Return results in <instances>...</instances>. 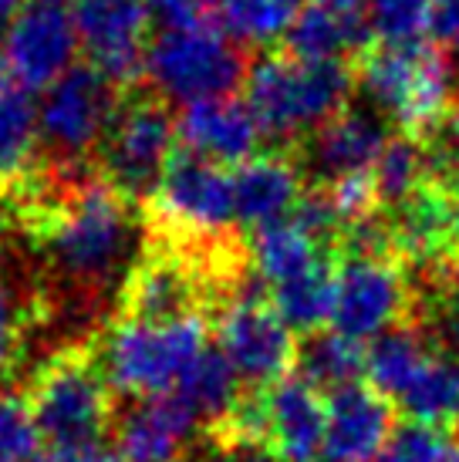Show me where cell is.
Returning <instances> with one entry per match:
<instances>
[{
  "mask_svg": "<svg viewBox=\"0 0 459 462\" xmlns=\"http://www.w3.org/2000/svg\"><path fill=\"white\" fill-rule=\"evenodd\" d=\"M48 254L64 281L85 291L115 283L136 254V219L112 182H75L48 226ZM132 273V270H128Z\"/></svg>",
  "mask_w": 459,
  "mask_h": 462,
  "instance_id": "cell-1",
  "label": "cell"
},
{
  "mask_svg": "<svg viewBox=\"0 0 459 462\" xmlns=\"http://www.w3.org/2000/svg\"><path fill=\"white\" fill-rule=\"evenodd\" d=\"M206 355V324L200 314L169 321L122 318L108 328L98 351V372L108 388L132 398L176 395L192 365Z\"/></svg>",
  "mask_w": 459,
  "mask_h": 462,
  "instance_id": "cell-2",
  "label": "cell"
},
{
  "mask_svg": "<svg viewBox=\"0 0 459 462\" xmlns=\"http://www.w3.org/2000/svg\"><path fill=\"white\" fill-rule=\"evenodd\" d=\"M355 78L342 61H304L294 54H267L247 75V105L264 135L294 139L318 132L344 112Z\"/></svg>",
  "mask_w": 459,
  "mask_h": 462,
  "instance_id": "cell-3",
  "label": "cell"
},
{
  "mask_svg": "<svg viewBox=\"0 0 459 462\" xmlns=\"http://www.w3.org/2000/svg\"><path fill=\"white\" fill-rule=\"evenodd\" d=\"M145 78L183 108L227 98L243 81V54L223 27H163L145 51Z\"/></svg>",
  "mask_w": 459,
  "mask_h": 462,
  "instance_id": "cell-4",
  "label": "cell"
},
{
  "mask_svg": "<svg viewBox=\"0 0 459 462\" xmlns=\"http://www.w3.org/2000/svg\"><path fill=\"white\" fill-rule=\"evenodd\" d=\"M358 85L406 132H429L446 122L453 102V68L422 44H382L361 61Z\"/></svg>",
  "mask_w": 459,
  "mask_h": 462,
  "instance_id": "cell-5",
  "label": "cell"
},
{
  "mask_svg": "<svg viewBox=\"0 0 459 462\" xmlns=\"http://www.w3.org/2000/svg\"><path fill=\"white\" fill-rule=\"evenodd\" d=\"M31 409L41 439L54 449L98 446L112 422V395L105 374L81 355H61L48 361L31 388Z\"/></svg>",
  "mask_w": 459,
  "mask_h": 462,
  "instance_id": "cell-6",
  "label": "cell"
},
{
  "mask_svg": "<svg viewBox=\"0 0 459 462\" xmlns=\"http://www.w3.org/2000/svg\"><path fill=\"white\" fill-rule=\"evenodd\" d=\"M118 118V85L95 65H75L44 91L38 105L41 142L61 162L98 149Z\"/></svg>",
  "mask_w": 459,
  "mask_h": 462,
  "instance_id": "cell-7",
  "label": "cell"
},
{
  "mask_svg": "<svg viewBox=\"0 0 459 462\" xmlns=\"http://www.w3.org/2000/svg\"><path fill=\"white\" fill-rule=\"evenodd\" d=\"M78 48L81 38L75 11H68L58 0H31L4 31L0 61L17 81V88L48 91L75 68Z\"/></svg>",
  "mask_w": 459,
  "mask_h": 462,
  "instance_id": "cell-8",
  "label": "cell"
},
{
  "mask_svg": "<svg viewBox=\"0 0 459 462\" xmlns=\"http://www.w3.org/2000/svg\"><path fill=\"white\" fill-rule=\"evenodd\" d=\"M176 139V122L159 102L128 105L126 112H118L102 149L108 182L126 199L153 196L173 166Z\"/></svg>",
  "mask_w": 459,
  "mask_h": 462,
  "instance_id": "cell-9",
  "label": "cell"
},
{
  "mask_svg": "<svg viewBox=\"0 0 459 462\" xmlns=\"http://www.w3.org/2000/svg\"><path fill=\"white\" fill-rule=\"evenodd\" d=\"M220 355L247 385H277L297 358L291 328L257 294L233 297L217 321Z\"/></svg>",
  "mask_w": 459,
  "mask_h": 462,
  "instance_id": "cell-10",
  "label": "cell"
},
{
  "mask_svg": "<svg viewBox=\"0 0 459 462\" xmlns=\"http://www.w3.org/2000/svg\"><path fill=\"white\" fill-rule=\"evenodd\" d=\"M408 304L406 273L385 257H351L334 273V331L348 341H375L398 324Z\"/></svg>",
  "mask_w": 459,
  "mask_h": 462,
  "instance_id": "cell-11",
  "label": "cell"
},
{
  "mask_svg": "<svg viewBox=\"0 0 459 462\" xmlns=\"http://www.w3.org/2000/svg\"><path fill=\"white\" fill-rule=\"evenodd\" d=\"M155 219L169 233L183 236H217L237 219L233 203V176H227L220 166L179 155L173 159L169 172L153 193Z\"/></svg>",
  "mask_w": 459,
  "mask_h": 462,
  "instance_id": "cell-12",
  "label": "cell"
},
{
  "mask_svg": "<svg viewBox=\"0 0 459 462\" xmlns=\"http://www.w3.org/2000/svg\"><path fill=\"white\" fill-rule=\"evenodd\" d=\"M149 0H78L75 24L91 65L115 85L145 75V27Z\"/></svg>",
  "mask_w": 459,
  "mask_h": 462,
  "instance_id": "cell-13",
  "label": "cell"
},
{
  "mask_svg": "<svg viewBox=\"0 0 459 462\" xmlns=\"http://www.w3.org/2000/svg\"><path fill=\"white\" fill-rule=\"evenodd\" d=\"M176 135L186 145V155L206 159L213 166H243L257 155L264 129L250 105L227 95L183 108V116L176 118Z\"/></svg>",
  "mask_w": 459,
  "mask_h": 462,
  "instance_id": "cell-14",
  "label": "cell"
},
{
  "mask_svg": "<svg viewBox=\"0 0 459 462\" xmlns=\"http://www.w3.org/2000/svg\"><path fill=\"white\" fill-rule=\"evenodd\" d=\"M264 409V436H270L274 449L284 462H314L324 449V422L328 402L311 388L301 374H284L277 385L260 398Z\"/></svg>",
  "mask_w": 459,
  "mask_h": 462,
  "instance_id": "cell-15",
  "label": "cell"
},
{
  "mask_svg": "<svg viewBox=\"0 0 459 462\" xmlns=\"http://www.w3.org/2000/svg\"><path fill=\"white\" fill-rule=\"evenodd\" d=\"M200 419L179 395L142 398L122 415L115 429L122 462H183Z\"/></svg>",
  "mask_w": 459,
  "mask_h": 462,
  "instance_id": "cell-16",
  "label": "cell"
},
{
  "mask_svg": "<svg viewBox=\"0 0 459 462\" xmlns=\"http://www.w3.org/2000/svg\"><path fill=\"white\" fill-rule=\"evenodd\" d=\"M392 436L389 398L375 388L348 385L328 398L324 422V459L328 462H375Z\"/></svg>",
  "mask_w": 459,
  "mask_h": 462,
  "instance_id": "cell-17",
  "label": "cell"
},
{
  "mask_svg": "<svg viewBox=\"0 0 459 462\" xmlns=\"http://www.w3.org/2000/svg\"><path fill=\"white\" fill-rule=\"evenodd\" d=\"M389 135L385 122L371 112H342L328 125L311 132L307 142V166L314 176L334 182L355 180V176H371V169L385 152Z\"/></svg>",
  "mask_w": 459,
  "mask_h": 462,
  "instance_id": "cell-18",
  "label": "cell"
},
{
  "mask_svg": "<svg viewBox=\"0 0 459 462\" xmlns=\"http://www.w3.org/2000/svg\"><path fill=\"white\" fill-rule=\"evenodd\" d=\"M233 203L243 226L281 223L301 206V172L284 155H254L233 172Z\"/></svg>",
  "mask_w": 459,
  "mask_h": 462,
  "instance_id": "cell-19",
  "label": "cell"
},
{
  "mask_svg": "<svg viewBox=\"0 0 459 462\" xmlns=\"http://www.w3.org/2000/svg\"><path fill=\"white\" fill-rule=\"evenodd\" d=\"M196 294H200L196 277L183 260L153 257L128 273L126 310L128 318H142V321H169V318L192 314Z\"/></svg>",
  "mask_w": 459,
  "mask_h": 462,
  "instance_id": "cell-20",
  "label": "cell"
},
{
  "mask_svg": "<svg viewBox=\"0 0 459 462\" xmlns=\"http://www.w3.org/2000/svg\"><path fill=\"white\" fill-rule=\"evenodd\" d=\"M371 38L369 17L358 11L334 7H304L287 34V54L304 61H342L344 51H361Z\"/></svg>",
  "mask_w": 459,
  "mask_h": 462,
  "instance_id": "cell-21",
  "label": "cell"
},
{
  "mask_svg": "<svg viewBox=\"0 0 459 462\" xmlns=\"http://www.w3.org/2000/svg\"><path fill=\"white\" fill-rule=\"evenodd\" d=\"M318 244L321 240H314L297 219H281V223H270L264 230H254L250 260H254V270L260 273V281L281 287V283L307 273L311 267H318Z\"/></svg>",
  "mask_w": 459,
  "mask_h": 462,
  "instance_id": "cell-22",
  "label": "cell"
},
{
  "mask_svg": "<svg viewBox=\"0 0 459 462\" xmlns=\"http://www.w3.org/2000/svg\"><path fill=\"white\" fill-rule=\"evenodd\" d=\"M433 355L436 351L426 345V337L419 331L392 328L389 334L375 337L369 345V351H365V374H369L371 388L379 395L398 402Z\"/></svg>",
  "mask_w": 459,
  "mask_h": 462,
  "instance_id": "cell-23",
  "label": "cell"
},
{
  "mask_svg": "<svg viewBox=\"0 0 459 462\" xmlns=\"http://www.w3.org/2000/svg\"><path fill=\"white\" fill-rule=\"evenodd\" d=\"M176 395L186 402V409L200 422H230L233 411L243 405L240 374L220 355V347H206V355L192 365V372L183 378Z\"/></svg>",
  "mask_w": 459,
  "mask_h": 462,
  "instance_id": "cell-24",
  "label": "cell"
},
{
  "mask_svg": "<svg viewBox=\"0 0 459 462\" xmlns=\"http://www.w3.org/2000/svg\"><path fill=\"white\" fill-rule=\"evenodd\" d=\"M433 172V155L426 152L412 135H402V139H389L385 152L379 155V162L371 169V186H375L379 203L402 209L406 203H412L416 196L429 189Z\"/></svg>",
  "mask_w": 459,
  "mask_h": 462,
  "instance_id": "cell-25",
  "label": "cell"
},
{
  "mask_svg": "<svg viewBox=\"0 0 459 462\" xmlns=\"http://www.w3.org/2000/svg\"><path fill=\"white\" fill-rule=\"evenodd\" d=\"M398 405L406 409L412 422L446 425L459 422V358L433 355L426 361V368L416 374V382L406 388V395L398 398Z\"/></svg>",
  "mask_w": 459,
  "mask_h": 462,
  "instance_id": "cell-26",
  "label": "cell"
},
{
  "mask_svg": "<svg viewBox=\"0 0 459 462\" xmlns=\"http://www.w3.org/2000/svg\"><path fill=\"white\" fill-rule=\"evenodd\" d=\"M297 374L304 378L311 388H324V392H342L348 385H358L355 378L365 372V351L348 341L344 334H311L304 347H297Z\"/></svg>",
  "mask_w": 459,
  "mask_h": 462,
  "instance_id": "cell-27",
  "label": "cell"
},
{
  "mask_svg": "<svg viewBox=\"0 0 459 462\" xmlns=\"http://www.w3.org/2000/svg\"><path fill=\"white\" fill-rule=\"evenodd\" d=\"M392 240L412 260L439 257L453 240V213H449L446 196L429 186L422 196L402 206L396 226H392Z\"/></svg>",
  "mask_w": 459,
  "mask_h": 462,
  "instance_id": "cell-28",
  "label": "cell"
},
{
  "mask_svg": "<svg viewBox=\"0 0 459 462\" xmlns=\"http://www.w3.org/2000/svg\"><path fill=\"white\" fill-rule=\"evenodd\" d=\"M301 11H304L301 0H223L220 17H223V31L237 44L267 48L291 34Z\"/></svg>",
  "mask_w": 459,
  "mask_h": 462,
  "instance_id": "cell-29",
  "label": "cell"
},
{
  "mask_svg": "<svg viewBox=\"0 0 459 462\" xmlns=\"http://www.w3.org/2000/svg\"><path fill=\"white\" fill-rule=\"evenodd\" d=\"M41 122L38 105L24 88L4 85L0 88V176H21L38 152Z\"/></svg>",
  "mask_w": 459,
  "mask_h": 462,
  "instance_id": "cell-30",
  "label": "cell"
},
{
  "mask_svg": "<svg viewBox=\"0 0 459 462\" xmlns=\"http://www.w3.org/2000/svg\"><path fill=\"white\" fill-rule=\"evenodd\" d=\"M274 310L284 318L291 331H314L332 321L334 310V273L321 260L318 267L274 287Z\"/></svg>",
  "mask_w": 459,
  "mask_h": 462,
  "instance_id": "cell-31",
  "label": "cell"
},
{
  "mask_svg": "<svg viewBox=\"0 0 459 462\" xmlns=\"http://www.w3.org/2000/svg\"><path fill=\"white\" fill-rule=\"evenodd\" d=\"M433 24V0H369V27L382 44H419Z\"/></svg>",
  "mask_w": 459,
  "mask_h": 462,
  "instance_id": "cell-32",
  "label": "cell"
},
{
  "mask_svg": "<svg viewBox=\"0 0 459 462\" xmlns=\"http://www.w3.org/2000/svg\"><path fill=\"white\" fill-rule=\"evenodd\" d=\"M41 429L31 398L0 392V462H34L41 449Z\"/></svg>",
  "mask_w": 459,
  "mask_h": 462,
  "instance_id": "cell-33",
  "label": "cell"
},
{
  "mask_svg": "<svg viewBox=\"0 0 459 462\" xmlns=\"http://www.w3.org/2000/svg\"><path fill=\"white\" fill-rule=\"evenodd\" d=\"M453 449L443 429L422 422H406L392 429L389 442L382 452L375 456V462H449Z\"/></svg>",
  "mask_w": 459,
  "mask_h": 462,
  "instance_id": "cell-34",
  "label": "cell"
},
{
  "mask_svg": "<svg viewBox=\"0 0 459 462\" xmlns=\"http://www.w3.org/2000/svg\"><path fill=\"white\" fill-rule=\"evenodd\" d=\"M328 199H332L334 213L342 217L344 226H355V223H361V219L375 217L371 209H375V203H379L375 186H371V176H355V180L334 182L332 189H328Z\"/></svg>",
  "mask_w": 459,
  "mask_h": 462,
  "instance_id": "cell-35",
  "label": "cell"
},
{
  "mask_svg": "<svg viewBox=\"0 0 459 462\" xmlns=\"http://www.w3.org/2000/svg\"><path fill=\"white\" fill-rule=\"evenodd\" d=\"M21 328H24V318H21L17 294L11 291V283L0 277V374L7 372L14 365V358H17Z\"/></svg>",
  "mask_w": 459,
  "mask_h": 462,
  "instance_id": "cell-36",
  "label": "cell"
},
{
  "mask_svg": "<svg viewBox=\"0 0 459 462\" xmlns=\"http://www.w3.org/2000/svg\"><path fill=\"white\" fill-rule=\"evenodd\" d=\"M433 324L439 341L453 351V358H459V273L439 287L433 300Z\"/></svg>",
  "mask_w": 459,
  "mask_h": 462,
  "instance_id": "cell-37",
  "label": "cell"
},
{
  "mask_svg": "<svg viewBox=\"0 0 459 462\" xmlns=\"http://www.w3.org/2000/svg\"><path fill=\"white\" fill-rule=\"evenodd\" d=\"M153 14L163 27L206 24V17L223 7V0H149Z\"/></svg>",
  "mask_w": 459,
  "mask_h": 462,
  "instance_id": "cell-38",
  "label": "cell"
},
{
  "mask_svg": "<svg viewBox=\"0 0 459 462\" xmlns=\"http://www.w3.org/2000/svg\"><path fill=\"white\" fill-rule=\"evenodd\" d=\"M294 219H297L314 240H324V236H332V233H338L344 226L342 217L334 213L328 193H314V196H307V199H301V206L294 209Z\"/></svg>",
  "mask_w": 459,
  "mask_h": 462,
  "instance_id": "cell-39",
  "label": "cell"
},
{
  "mask_svg": "<svg viewBox=\"0 0 459 462\" xmlns=\"http://www.w3.org/2000/svg\"><path fill=\"white\" fill-rule=\"evenodd\" d=\"M213 462H284L274 446H267L264 439L250 436H230L223 442V449L217 452Z\"/></svg>",
  "mask_w": 459,
  "mask_h": 462,
  "instance_id": "cell-40",
  "label": "cell"
},
{
  "mask_svg": "<svg viewBox=\"0 0 459 462\" xmlns=\"http://www.w3.org/2000/svg\"><path fill=\"white\" fill-rule=\"evenodd\" d=\"M429 34L439 48L459 51V0H433V24Z\"/></svg>",
  "mask_w": 459,
  "mask_h": 462,
  "instance_id": "cell-41",
  "label": "cell"
},
{
  "mask_svg": "<svg viewBox=\"0 0 459 462\" xmlns=\"http://www.w3.org/2000/svg\"><path fill=\"white\" fill-rule=\"evenodd\" d=\"M436 169L443 172H459V108H453L443 122V139H439V155Z\"/></svg>",
  "mask_w": 459,
  "mask_h": 462,
  "instance_id": "cell-42",
  "label": "cell"
},
{
  "mask_svg": "<svg viewBox=\"0 0 459 462\" xmlns=\"http://www.w3.org/2000/svg\"><path fill=\"white\" fill-rule=\"evenodd\" d=\"M41 462H122L118 452H108L102 446H89V449H54Z\"/></svg>",
  "mask_w": 459,
  "mask_h": 462,
  "instance_id": "cell-43",
  "label": "cell"
},
{
  "mask_svg": "<svg viewBox=\"0 0 459 462\" xmlns=\"http://www.w3.org/2000/svg\"><path fill=\"white\" fill-rule=\"evenodd\" d=\"M31 0H0V27H7L17 17V14L24 11Z\"/></svg>",
  "mask_w": 459,
  "mask_h": 462,
  "instance_id": "cell-44",
  "label": "cell"
},
{
  "mask_svg": "<svg viewBox=\"0 0 459 462\" xmlns=\"http://www.w3.org/2000/svg\"><path fill=\"white\" fill-rule=\"evenodd\" d=\"M321 7H334V11H358L365 0H314Z\"/></svg>",
  "mask_w": 459,
  "mask_h": 462,
  "instance_id": "cell-45",
  "label": "cell"
},
{
  "mask_svg": "<svg viewBox=\"0 0 459 462\" xmlns=\"http://www.w3.org/2000/svg\"><path fill=\"white\" fill-rule=\"evenodd\" d=\"M449 213H453V240H459V193L449 199Z\"/></svg>",
  "mask_w": 459,
  "mask_h": 462,
  "instance_id": "cell-46",
  "label": "cell"
},
{
  "mask_svg": "<svg viewBox=\"0 0 459 462\" xmlns=\"http://www.w3.org/2000/svg\"><path fill=\"white\" fill-rule=\"evenodd\" d=\"M4 75H7V68H4V61H0V88L7 85V78H4Z\"/></svg>",
  "mask_w": 459,
  "mask_h": 462,
  "instance_id": "cell-47",
  "label": "cell"
},
{
  "mask_svg": "<svg viewBox=\"0 0 459 462\" xmlns=\"http://www.w3.org/2000/svg\"><path fill=\"white\" fill-rule=\"evenodd\" d=\"M449 462H459V452H453V459H449Z\"/></svg>",
  "mask_w": 459,
  "mask_h": 462,
  "instance_id": "cell-48",
  "label": "cell"
},
{
  "mask_svg": "<svg viewBox=\"0 0 459 462\" xmlns=\"http://www.w3.org/2000/svg\"><path fill=\"white\" fill-rule=\"evenodd\" d=\"M58 4H64V0H58Z\"/></svg>",
  "mask_w": 459,
  "mask_h": 462,
  "instance_id": "cell-49",
  "label": "cell"
}]
</instances>
